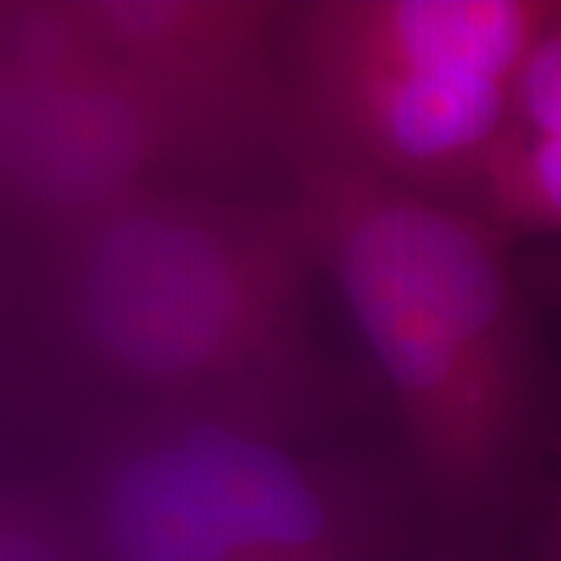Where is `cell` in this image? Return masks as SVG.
Wrapping results in <instances>:
<instances>
[{"label": "cell", "mask_w": 561, "mask_h": 561, "mask_svg": "<svg viewBox=\"0 0 561 561\" xmlns=\"http://www.w3.org/2000/svg\"><path fill=\"white\" fill-rule=\"evenodd\" d=\"M523 273L538 301H549L561 310V242L528 257V263H523Z\"/></svg>", "instance_id": "9c48e42d"}, {"label": "cell", "mask_w": 561, "mask_h": 561, "mask_svg": "<svg viewBox=\"0 0 561 561\" xmlns=\"http://www.w3.org/2000/svg\"><path fill=\"white\" fill-rule=\"evenodd\" d=\"M265 159L110 58L50 81L0 76V198L45 231L178 172L224 180Z\"/></svg>", "instance_id": "277c9868"}, {"label": "cell", "mask_w": 561, "mask_h": 561, "mask_svg": "<svg viewBox=\"0 0 561 561\" xmlns=\"http://www.w3.org/2000/svg\"><path fill=\"white\" fill-rule=\"evenodd\" d=\"M0 561H91L76 504L0 481Z\"/></svg>", "instance_id": "52a82bcc"}, {"label": "cell", "mask_w": 561, "mask_h": 561, "mask_svg": "<svg viewBox=\"0 0 561 561\" xmlns=\"http://www.w3.org/2000/svg\"><path fill=\"white\" fill-rule=\"evenodd\" d=\"M557 0L284 3L289 128L369 178L468 210Z\"/></svg>", "instance_id": "3957f363"}, {"label": "cell", "mask_w": 561, "mask_h": 561, "mask_svg": "<svg viewBox=\"0 0 561 561\" xmlns=\"http://www.w3.org/2000/svg\"><path fill=\"white\" fill-rule=\"evenodd\" d=\"M289 201L375 356L430 561H512L559 432L536 294L479 216L343 164L289 128Z\"/></svg>", "instance_id": "6da1fadb"}, {"label": "cell", "mask_w": 561, "mask_h": 561, "mask_svg": "<svg viewBox=\"0 0 561 561\" xmlns=\"http://www.w3.org/2000/svg\"><path fill=\"white\" fill-rule=\"evenodd\" d=\"M60 322L149 405L367 403L312 354L318 261L291 201L157 185L47 229Z\"/></svg>", "instance_id": "7a4b0ae2"}, {"label": "cell", "mask_w": 561, "mask_h": 561, "mask_svg": "<svg viewBox=\"0 0 561 561\" xmlns=\"http://www.w3.org/2000/svg\"><path fill=\"white\" fill-rule=\"evenodd\" d=\"M81 9L112 62L284 164V3L81 0Z\"/></svg>", "instance_id": "5b68a950"}, {"label": "cell", "mask_w": 561, "mask_h": 561, "mask_svg": "<svg viewBox=\"0 0 561 561\" xmlns=\"http://www.w3.org/2000/svg\"><path fill=\"white\" fill-rule=\"evenodd\" d=\"M468 214L510 242H561V0L525 58Z\"/></svg>", "instance_id": "8992f818"}, {"label": "cell", "mask_w": 561, "mask_h": 561, "mask_svg": "<svg viewBox=\"0 0 561 561\" xmlns=\"http://www.w3.org/2000/svg\"><path fill=\"white\" fill-rule=\"evenodd\" d=\"M536 510L541 515V523H538V538L530 561H561V434L553 445L549 473H546Z\"/></svg>", "instance_id": "ba28073f"}, {"label": "cell", "mask_w": 561, "mask_h": 561, "mask_svg": "<svg viewBox=\"0 0 561 561\" xmlns=\"http://www.w3.org/2000/svg\"><path fill=\"white\" fill-rule=\"evenodd\" d=\"M3 11H5V3H0V24H3Z\"/></svg>", "instance_id": "30bf717a"}]
</instances>
